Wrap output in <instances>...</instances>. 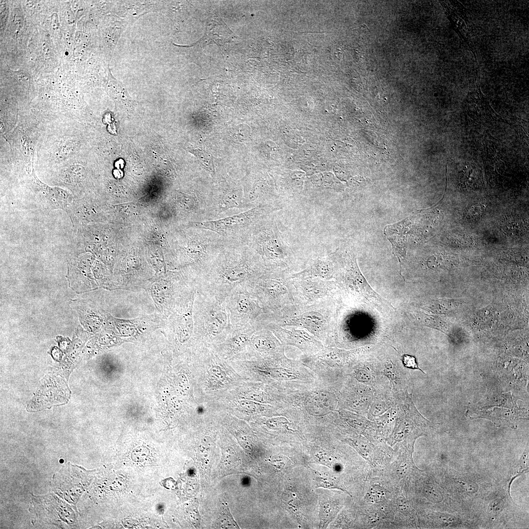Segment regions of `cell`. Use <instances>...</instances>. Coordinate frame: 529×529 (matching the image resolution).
<instances>
[{"label": "cell", "mask_w": 529, "mask_h": 529, "mask_svg": "<svg viewBox=\"0 0 529 529\" xmlns=\"http://www.w3.org/2000/svg\"><path fill=\"white\" fill-rule=\"evenodd\" d=\"M261 265L247 253L221 256L196 281L197 291L224 302L237 287L259 276Z\"/></svg>", "instance_id": "6da1fadb"}, {"label": "cell", "mask_w": 529, "mask_h": 529, "mask_svg": "<svg viewBox=\"0 0 529 529\" xmlns=\"http://www.w3.org/2000/svg\"><path fill=\"white\" fill-rule=\"evenodd\" d=\"M194 331L207 340L228 336L233 329L224 302L197 291L193 306Z\"/></svg>", "instance_id": "7a4b0ae2"}, {"label": "cell", "mask_w": 529, "mask_h": 529, "mask_svg": "<svg viewBox=\"0 0 529 529\" xmlns=\"http://www.w3.org/2000/svg\"><path fill=\"white\" fill-rule=\"evenodd\" d=\"M233 328L254 325L263 311L260 302L247 283L235 288L224 301Z\"/></svg>", "instance_id": "3957f363"}, {"label": "cell", "mask_w": 529, "mask_h": 529, "mask_svg": "<svg viewBox=\"0 0 529 529\" xmlns=\"http://www.w3.org/2000/svg\"><path fill=\"white\" fill-rule=\"evenodd\" d=\"M398 409L395 426L391 436L392 443L405 441L406 444L413 447L415 439L425 435L431 423L417 410L411 395H407L405 400L399 405Z\"/></svg>", "instance_id": "277c9868"}, {"label": "cell", "mask_w": 529, "mask_h": 529, "mask_svg": "<svg viewBox=\"0 0 529 529\" xmlns=\"http://www.w3.org/2000/svg\"><path fill=\"white\" fill-rule=\"evenodd\" d=\"M256 242L258 252L270 264L283 265L289 261L292 250L276 224H268L261 228Z\"/></svg>", "instance_id": "5b68a950"}, {"label": "cell", "mask_w": 529, "mask_h": 529, "mask_svg": "<svg viewBox=\"0 0 529 529\" xmlns=\"http://www.w3.org/2000/svg\"><path fill=\"white\" fill-rule=\"evenodd\" d=\"M345 273L347 285L364 297L379 310H388L394 307L385 298L375 292L361 274L356 257L347 253Z\"/></svg>", "instance_id": "8992f818"}, {"label": "cell", "mask_w": 529, "mask_h": 529, "mask_svg": "<svg viewBox=\"0 0 529 529\" xmlns=\"http://www.w3.org/2000/svg\"><path fill=\"white\" fill-rule=\"evenodd\" d=\"M264 212V206L259 205L243 213L218 220L203 221L200 224L203 228L223 233L251 224Z\"/></svg>", "instance_id": "52a82bcc"}, {"label": "cell", "mask_w": 529, "mask_h": 529, "mask_svg": "<svg viewBox=\"0 0 529 529\" xmlns=\"http://www.w3.org/2000/svg\"><path fill=\"white\" fill-rule=\"evenodd\" d=\"M334 266L329 257H318L303 270L293 274L292 278L329 279L333 275Z\"/></svg>", "instance_id": "ba28073f"}, {"label": "cell", "mask_w": 529, "mask_h": 529, "mask_svg": "<svg viewBox=\"0 0 529 529\" xmlns=\"http://www.w3.org/2000/svg\"><path fill=\"white\" fill-rule=\"evenodd\" d=\"M33 176L37 185L45 192L50 204L56 208L66 209L70 203L72 198L68 192L57 187H51L41 182L33 172Z\"/></svg>", "instance_id": "9c48e42d"}, {"label": "cell", "mask_w": 529, "mask_h": 529, "mask_svg": "<svg viewBox=\"0 0 529 529\" xmlns=\"http://www.w3.org/2000/svg\"><path fill=\"white\" fill-rule=\"evenodd\" d=\"M302 326L307 329L309 331L315 333L319 331L324 325V319L323 315L315 311L307 312L302 314L296 320Z\"/></svg>", "instance_id": "30bf717a"}, {"label": "cell", "mask_w": 529, "mask_h": 529, "mask_svg": "<svg viewBox=\"0 0 529 529\" xmlns=\"http://www.w3.org/2000/svg\"><path fill=\"white\" fill-rule=\"evenodd\" d=\"M250 339L254 349L260 352H269L275 347V343L267 331H262L257 333L252 336Z\"/></svg>", "instance_id": "8fae6325"}, {"label": "cell", "mask_w": 529, "mask_h": 529, "mask_svg": "<svg viewBox=\"0 0 529 529\" xmlns=\"http://www.w3.org/2000/svg\"><path fill=\"white\" fill-rule=\"evenodd\" d=\"M340 509L338 505L331 501H323L319 509L320 527L326 528Z\"/></svg>", "instance_id": "7c38bea8"}, {"label": "cell", "mask_w": 529, "mask_h": 529, "mask_svg": "<svg viewBox=\"0 0 529 529\" xmlns=\"http://www.w3.org/2000/svg\"><path fill=\"white\" fill-rule=\"evenodd\" d=\"M304 294L310 299H314L326 293L324 285L319 281H306L303 284Z\"/></svg>", "instance_id": "4fadbf2b"}, {"label": "cell", "mask_w": 529, "mask_h": 529, "mask_svg": "<svg viewBox=\"0 0 529 529\" xmlns=\"http://www.w3.org/2000/svg\"><path fill=\"white\" fill-rule=\"evenodd\" d=\"M317 475L315 477L316 487L325 488H337L346 491L343 487L334 478L330 476H322L316 472Z\"/></svg>", "instance_id": "5bb4252c"}, {"label": "cell", "mask_w": 529, "mask_h": 529, "mask_svg": "<svg viewBox=\"0 0 529 529\" xmlns=\"http://www.w3.org/2000/svg\"><path fill=\"white\" fill-rule=\"evenodd\" d=\"M397 461L395 471L400 478H404L409 474L412 468V461L410 457L403 456Z\"/></svg>", "instance_id": "9a60e30c"}, {"label": "cell", "mask_w": 529, "mask_h": 529, "mask_svg": "<svg viewBox=\"0 0 529 529\" xmlns=\"http://www.w3.org/2000/svg\"><path fill=\"white\" fill-rule=\"evenodd\" d=\"M211 381L215 385L223 383L226 379V374L222 368L217 365L212 366L209 370Z\"/></svg>", "instance_id": "2e32d148"}, {"label": "cell", "mask_w": 529, "mask_h": 529, "mask_svg": "<svg viewBox=\"0 0 529 529\" xmlns=\"http://www.w3.org/2000/svg\"><path fill=\"white\" fill-rule=\"evenodd\" d=\"M84 171L81 166H72L67 170V178L70 181L76 182L84 177Z\"/></svg>", "instance_id": "e0dca14e"}, {"label": "cell", "mask_w": 529, "mask_h": 529, "mask_svg": "<svg viewBox=\"0 0 529 529\" xmlns=\"http://www.w3.org/2000/svg\"><path fill=\"white\" fill-rule=\"evenodd\" d=\"M272 373L274 376L283 380H293L297 377V374L295 373L284 368H274L272 370Z\"/></svg>", "instance_id": "ac0fdd59"}, {"label": "cell", "mask_w": 529, "mask_h": 529, "mask_svg": "<svg viewBox=\"0 0 529 529\" xmlns=\"http://www.w3.org/2000/svg\"><path fill=\"white\" fill-rule=\"evenodd\" d=\"M288 420L283 417H277L269 418L266 421L267 426L273 430L281 429L288 424Z\"/></svg>", "instance_id": "d6986e66"}, {"label": "cell", "mask_w": 529, "mask_h": 529, "mask_svg": "<svg viewBox=\"0 0 529 529\" xmlns=\"http://www.w3.org/2000/svg\"><path fill=\"white\" fill-rule=\"evenodd\" d=\"M402 361L404 366L406 368L418 370L425 373L418 366L416 358L411 355L405 354L402 356Z\"/></svg>", "instance_id": "ffe728a7"}, {"label": "cell", "mask_w": 529, "mask_h": 529, "mask_svg": "<svg viewBox=\"0 0 529 529\" xmlns=\"http://www.w3.org/2000/svg\"><path fill=\"white\" fill-rule=\"evenodd\" d=\"M221 515V517L219 518V521H218L219 523H220V526H222V524H223V523H227V526L226 523L225 524L227 527H229V528H238V526L237 525L235 521L233 520L227 507V508L226 507L223 509ZM226 525H225L226 526ZM223 527H225V526Z\"/></svg>", "instance_id": "44dd1931"}, {"label": "cell", "mask_w": 529, "mask_h": 529, "mask_svg": "<svg viewBox=\"0 0 529 529\" xmlns=\"http://www.w3.org/2000/svg\"><path fill=\"white\" fill-rule=\"evenodd\" d=\"M240 204V197L236 194H230L224 197L222 206L225 208L236 207Z\"/></svg>", "instance_id": "7402d4cb"}, {"label": "cell", "mask_w": 529, "mask_h": 529, "mask_svg": "<svg viewBox=\"0 0 529 529\" xmlns=\"http://www.w3.org/2000/svg\"><path fill=\"white\" fill-rule=\"evenodd\" d=\"M397 505L400 511L405 515L413 518L412 509L408 502L403 498L400 497L397 500Z\"/></svg>", "instance_id": "603a6c76"}, {"label": "cell", "mask_w": 529, "mask_h": 529, "mask_svg": "<svg viewBox=\"0 0 529 529\" xmlns=\"http://www.w3.org/2000/svg\"><path fill=\"white\" fill-rule=\"evenodd\" d=\"M239 404L243 409L249 411H256L259 409L257 402L248 399L241 400Z\"/></svg>", "instance_id": "cb8c5ba5"}, {"label": "cell", "mask_w": 529, "mask_h": 529, "mask_svg": "<svg viewBox=\"0 0 529 529\" xmlns=\"http://www.w3.org/2000/svg\"><path fill=\"white\" fill-rule=\"evenodd\" d=\"M246 398L255 402H264V395L259 392H250L246 395Z\"/></svg>", "instance_id": "d4e9b609"}, {"label": "cell", "mask_w": 529, "mask_h": 529, "mask_svg": "<svg viewBox=\"0 0 529 529\" xmlns=\"http://www.w3.org/2000/svg\"><path fill=\"white\" fill-rule=\"evenodd\" d=\"M356 378L360 382H367L370 379V376L366 371L361 369L356 373Z\"/></svg>", "instance_id": "484cf974"}]
</instances>
